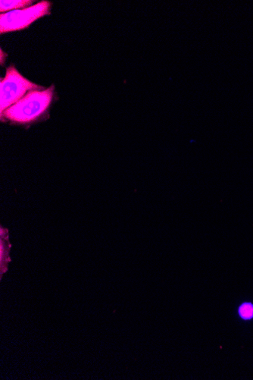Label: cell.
<instances>
[{
    "label": "cell",
    "mask_w": 253,
    "mask_h": 380,
    "mask_svg": "<svg viewBox=\"0 0 253 380\" xmlns=\"http://www.w3.org/2000/svg\"><path fill=\"white\" fill-rule=\"evenodd\" d=\"M54 86L32 90L1 114L2 120L18 125H29L43 117L50 109L54 96Z\"/></svg>",
    "instance_id": "obj_1"
},
{
    "label": "cell",
    "mask_w": 253,
    "mask_h": 380,
    "mask_svg": "<svg viewBox=\"0 0 253 380\" xmlns=\"http://www.w3.org/2000/svg\"><path fill=\"white\" fill-rule=\"evenodd\" d=\"M42 87L25 78L15 66H10L7 69L5 77L0 83L1 114L10 106L21 100L29 92Z\"/></svg>",
    "instance_id": "obj_2"
},
{
    "label": "cell",
    "mask_w": 253,
    "mask_h": 380,
    "mask_svg": "<svg viewBox=\"0 0 253 380\" xmlns=\"http://www.w3.org/2000/svg\"><path fill=\"white\" fill-rule=\"evenodd\" d=\"M52 4L42 1L24 9L13 10L0 15V33L13 32L29 27L39 18L49 15Z\"/></svg>",
    "instance_id": "obj_3"
},
{
    "label": "cell",
    "mask_w": 253,
    "mask_h": 380,
    "mask_svg": "<svg viewBox=\"0 0 253 380\" xmlns=\"http://www.w3.org/2000/svg\"><path fill=\"white\" fill-rule=\"evenodd\" d=\"M34 1L29 0H1L0 1V11L1 12H8L13 10L24 9L31 6Z\"/></svg>",
    "instance_id": "obj_4"
},
{
    "label": "cell",
    "mask_w": 253,
    "mask_h": 380,
    "mask_svg": "<svg viewBox=\"0 0 253 380\" xmlns=\"http://www.w3.org/2000/svg\"><path fill=\"white\" fill-rule=\"evenodd\" d=\"M240 314L244 319H250L253 316V306L250 304H244L240 308Z\"/></svg>",
    "instance_id": "obj_5"
},
{
    "label": "cell",
    "mask_w": 253,
    "mask_h": 380,
    "mask_svg": "<svg viewBox=\"0 0 253 380\" xmlns=\"http://www.w3.org/2000/svg\"><path fill=\"white\" fill-rule=\"evenodd\" d=\"M0 54H1V65L4 64V59H6V56H4V52L2 51V49L0 50Z\"/></svg>",
    "instance_id": "obj_6"
}]
</instances>
